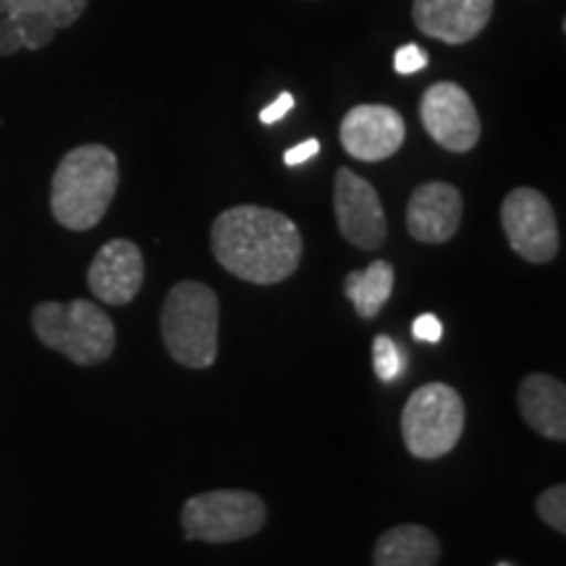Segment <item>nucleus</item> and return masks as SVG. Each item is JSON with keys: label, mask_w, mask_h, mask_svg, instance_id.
<instances>
[{"label": "nucleus", "mask_w": 566, "mask_h": 566, "mask_svg": "<svg viewBox=\"0 0 566 566\" xmlns=\"http://www.w3.org/2000/svg\"><path fill=\"white\" fill-rule=\"evenodd\" d=\"M210 244L221 268L258 286L292 279L304 252L302 233L292 218L260 205L223 210L212 223Z\"/></svg>", "instance_id": "f257e3e1"}, {"label": "nucleus", "mask_w": 566, "mask_h": 566, "mask_svg": "<svg viewBox=\"0 0 566 566\" xmlns=\"http://www.w3.org/2000/svg\"><path fill=\"white\" fill-rule=\"evenodd\" d=\"M118 189V158L105 145L63 155L51 181V212L63 229L90 231L103 221Z\"/></svg>", "instance_id": "f03ea898"}, {"label": "nucleus", "mask_w": 566, "mask_h": 566, "mask_svg": "<svg viewBox=\"0 0 566 566\" xmlns=\"http://www.w3.org/2000/svg\"><path fill=\"white\" fill-rule=\"evenodd\" d=\"M221 304L208 283L181 281L168 292L160 313V331L174 363L205 370L218 357Z\"/></svg>", "instance_id": "7ed1b4c3"}, {"label": "nucleus", "mask_w": 566, "mask_h": 566, "mask_svg": "<svg viewBox=\"0 0 566 566\" xmlns=\"http://www.w3.org/2000/svg\"><path fill=\"white\" fill-rule=\"evenodd\" d=\"M32 331L48 349L82 367L105 363L116 349V325L90 300L40 302L32 310Z\"/></svg>", "instance_id": "20e7f679"}, {"label": "nucleus", "mask_w": 566, "mask_h": 566, "mask_svg": "<svg viewBox=\"0 0 566 566\" xmlns=\"http://www.w3.org/2000/svg\"><path fill=\"white\" fill-rule=\"evenodd\" d=\"M464 401L449 384H424L409 396L401 412V436L409 454L441 459L464 433Z\"/></svg>", "instance_id": "39448f33"}, {"label": "nucleus", "mask_w": 566, "mask_h": 566, "mask_svg": "<svg viewBox=\"0 0 566 566\" xmlns=\"http://www.w3.org/2000/svg\"><path fill=\"white\" fill-rule=\"evenodd\" d=\"M268 520V509L252 491H210L192 495L181 509L187 541L237 543L258 535Z\"/></svg>", "instance_id": "423d86ee"}, {"label": "nucleus", "mask_w": 566, "mask_h": 566, "mask_svg": "<svg viewBox=\"0 0 566 566\" xmlns=\"http://www.w3.org/2000/svg\"><path fill=\"white\" fill-rule=\"evenodd\" d=\"M506 242L522 260L546 265L558 254V223L554 205L533 187L512 189L501 205Z\"/></svg>", "instance_id": "0eeeda50"}, {"label": "nucleus", "mask_w": 566, "mask_h": 566, "mask_svg": "<svg viewBox=\"0 0 566 566\" xmlns=\"http://www.w3.org/2000/svg\"><path fill=\"white\" fill-rule=\"evenodd\" d=\"M420 118L430 139L449 153H470L480 142V116L470 92L454 82H438L424 90Z\"/></svg>", "instance_id": "6e6552de"}, {"label": "nucleus", "mask_w": 566, "mask_h": 566, "mask_svg": "<svg viewBox=\"0 0 566 566\" xmlns=\"http://www.w3.org/2000/svg\"><path fill=\"white\" fill-rule=\"evenodd\" d=\"M334 210L342 237L365 252L380 250L386 242V212L375 187L349 168H338L334 181Z\"/></svg>", "instance_id": "1a4fd4ad"}, {"label": "nucleus", "mask_w": 566, "mask_h": 566, "mask_svg": "<svg viewBox=\"0 0 566 566\" xmlns=\"http://www.w3.org/2000/svg\"><path fill=\"white\" fill-rule=\"evenodd\" d=\"M338 137L354 160L380 163L405 145L407 124L391 105H354L344 116Z\"/></svg>", "instance_id": "9d476101"}, {"label": "nucleus", "mask_w": 566, "mask_h": 566, "mask_svg": "<svg viewBox=\"0 0 566 566\" xmlns=\"http://www.w3.org/2000/svg\"><path fill=\"white\" fill-rule=\"evenodd\" d=\"M145 283V258L129 239H111L97 250L87 271V286L95 300L124 307L137 300Z\"/></svg>", "instance_id": "9b49d317"}, {"label": "nucleus", "mask_w": 566, "mask_h": 566, "mask_svg": "<svg viewBox=\"0 0 566 566\" xmlns=\"http://www.w3.org/2000/svg\"><path fill=\"white\" fill-rule=\"evenodd\" d=\"M495 0H415L412 19L424 38L464 45L485 30Z\"/></svg>", "instance_id": "f8f14e48"}, {"label": "nucleus", "mask_w": 566, "mask_h": 566, "mask_svg": "<svg viewBox=\"0 0 566 566\" xmlns=\"http://www.w3.org/2000/svg\"><path fill=\"white\" fill-rule=\"evenodd\" d=\"M464 216L462 192L454 184H420L409 197L407 229L422 244H443L459 231Z\"/></svg>", "instance_id": "ddd939ff"}, {"label": "nucleus", "mask_w": 566, "mask_h": 566, "mask_svg": "<svg viewBox=\"0 0 566 566\" xmlns=\"http://www.w3.org/2000/svg\"><path fill=\"white\" fill-rule=\"evenodd\" d=\"M520 415L537 436L548 441H566V388L546 373L527 375L516 391Z\"/></svg>", "instance_id": "4468645a"}, {"label": "nucleus", "mask_w": 566, "mask_h": 566, "mask_svg": "<svg viewBox=\"0 0 566 566\" xmlns=\"http://www.w3.org/2000/svg\"><path fill=\"white\" fill-rule=\"evenodd\" d=\"M441 556L438 537L422 525H399L386 530L373 551L375 566H436Z\"/></svg>", "instance_id": "2eb2a0df"}, {"label": "nucleus", "mask_w": 566, "mask_h": 566, "mask_svg": "<svg viewBox=\"0 0 566 566\" xmlns=\"http://www.w3.org/2000/svg\"><path fill=\"white\" fill-rule=\"evenodd\" d=\"M394 265L388 260H375L363 271L346 273L344 294L354 304L363 321H373L386 307L394 294Z\"/></svg>", "instance_id": "dca6fc26"}, {"label": "nucleus", "mask_w": 566, "mask_h": 566, "mask_svg": "<svg viewBox=\"0 0 566 566\" xmlns=\"http://www.w3.org/2000/svg\"><path fill=\"white\" fill-rule=\"evenodd\" d=\"M51 21L38 17H0V55L19 51H42L55 38Z\"/></svg>", "instance_id": "f3484780"}, {"label": "nucleus", "mask_w": 566, "mask_h": 566, "mask_svg": "<svg viewBox=\"0 0 566 566\" xmlns=\"http://www.w3.org/2000/svg\"><path fill=\"white\" fill-rule=\"evenodd\" d=\"M90 0H0V17H38L55 30L74 27Z\"/></svg>", "instance_id": "a211bd4d"}, {"label": "nucleus", "mask_w": 566, "mask_h": 566, "mask_svg": "<svg viewBox=\"0 0 566 566\" xmlns=\"http://www.w3.org/2000/svg\"><path fill=\"white\" fill-rule=\"evenodd\" d=\"M405 354H401L399 346L394 344V338L388 336H375L373 342V367L378 380L384 384H394L401 373H405Z\"/></svg>", "instance_id": "6ab92c4d"}, {"label": "nucleus", "mask_w": 566, "mask_h": 566, "mask_svg": "<svg viewBox=\"0 0 566 566\" xmlns=\"http://www.w3.org/2000/svg\"><path fill=\"white\" fill-rule=\"evenodd\" d=\"M535 512L558 535H566V485H551L537 495Z\"/></svg>", "instance_id": "aec40b11"}, {"label": "nucleus", "mask_w": 566, "mask_h": 566, "mask_svg": "<svg viewBox=\"0 0 566 566\" xmlns=\"http://www.w3.org/2000/svg\"><path fill=\"white\" fill-rule=\"evenodd\" d=\"M428 63H430V55L424 53L420 45H415V42H407V45H401L399 51L394 53V69L396 74L401 76L417 74V71H422Z\"/></svg>", "instance_id": "412c9836"}, {"label": "nucleus", "mask_w": 566, "mask_h": 566, "mask_svg": "<svg viewBox=\"0 0 566 566\" xmlns=\"http://www.w3.org/2000/svg\"><path fill=\"white\" fill-rule=\"evenodd\" d=\"M412 334H415L417 342L438 344V342H441V336H443V325L436 315H420L412 325Z\"/></svg>", "instance_id": "4be33fe9"}, {"label": "nucleus", "mask_w": 566, "mask_h": 566, "mask_svg": "<svg viewBox=\"0 0 566 566\" xmlns=\"http://www.w3.org/2000/svg\"><path fill=\"white\" fill-rule=\"evenodd\" d=\"M317 153H321V142H317V139L300 142V145L289 147L286 155H283V163H286L289 168H296V166H302V163L313 160Z\"/></svg>", "instance_id": "5701e85b"}, {"label": "nucleus", "mask_w": 566, "mask_h": 566, "mask_svg": "<svg viewBox=\"0 0 566 566\" xmlns=\"http://www.w3.org/2000/svg\"><path fill=\"white\" fill-rule=\"evenodd\" d=\"M292 108H294V95H292V92H281V95L275 97V101L268 105V108L260 111V122H263L265 126H271L275 122H281V118L286 116V113Z\"/></svg>", "instance_id": "b1692460"}, {"label": "nucleus", "mask_w": 566, "mask_h": 566, "mask_svg": "<svg viewBox=\"0 0 566 566\" xmlns=\"http://www.w3.org/2000/svg\"><path fill=\"white\" fill-rule=\"evenodd\" d=\"M499 566H512V564H499Z\"/></svg>", "instance_id": "393cba45"}]
</instances>
